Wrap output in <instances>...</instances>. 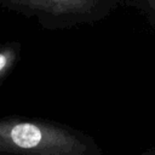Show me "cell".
<instances>
[{
    "mask_svg": "<svg viewBox=\"0 0 155 155\" xmlns=\"http://www.w3.org/2000/svg\"><path fill=\"white\" fill-rule=\"evenodd\" d=\"M149 2H150V4H151V6L155 8V0H149Z\"/></svg>",
    "mask_w": 155,
    "mask_h": 155,
    "instance_id": "obj_5",
    "label": "cell"
},
{
    "mask_svg": "<svg viewBox=\"0 0 155 155\" xmlns=\"http://www.w3.org/2000/svg\"><path fill=\"white\" fill-rule=\"evenodd\" d=\"M0 155H104L96 139L38 116H0Z\"/></svg>",
    "mask_w": 155,
    "mask_h": 155,
    "instance_id": "obj_1",
    "label": "cell"
},
{
    "mask_svg": "<svg viewBox=\"0 0 155 155\" xmlns=\"http://www.w3.org/2000/svg\"><path fill=\"white\" fill-rule=\"evenodd\" d=\"M22 52V44L8 41L0 44V88L11 73L16 69Z\"/></svg>",
    "mask_w": 155,
    "mask_h": 155,
    "instance_id": "obj_3",
    "label": "cell"
},
{
    "mask_svg": "<svg viewBox=\"0 0 155 155\" xmlns=\"http://www.w3.org/2000/svg\"><path fill=\"white\" fill-rule=\"evenodd\" d=\"M0 6L24 16H35L45 27L53 28L61 21L91 15L97 0H0Z\"/></svg>",
    "mask_w": 155,
    "mask_h": 155,
    "instance_id": "obj_2",
    "label": "cell"
},
{
    "mask_svg": "<svg viewBox=\"0 0 155 155\" xmlns=\"http://www.w3.org/2000/svg\"><path fill=\"white\" fill-rule=\"evenodd\" d=\"M138 155H155V144H153L151 147L147 148L145 150H143V151L139 153Z\"/></svg>",
    "mask_w": 155,
    "mask_h": 155,
    "instance_id": "obj_4",
    "label": "cell"
}]
</instances>
